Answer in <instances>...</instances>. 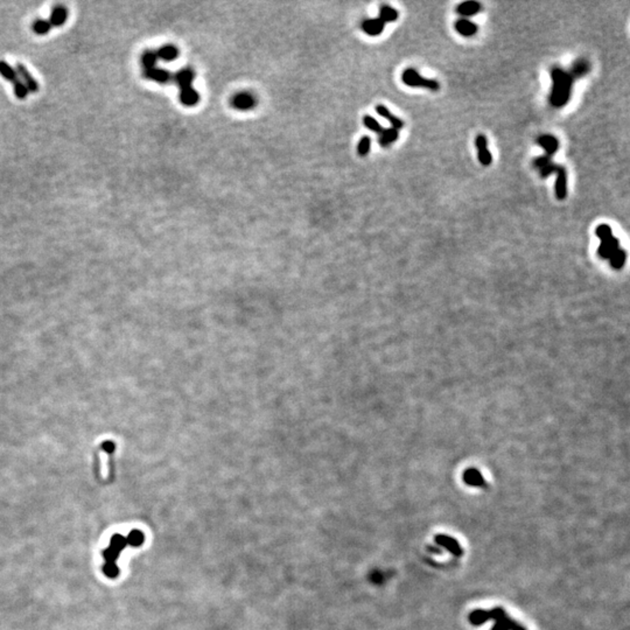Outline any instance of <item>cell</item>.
Here are the masks:
<instances>
[{"instance_id":"cell-1","label":"cell","mask_w":630,"mask_h":630,"mask_svg":"<svg viewBox=\"0 0 630 630\" xmlns=\"http://www.w3.org/2000/svg\"><path fill=\"white\" fill-rule=\"evenodd\" d=\"M551 77L552 90L550 95V103L554 108H562V106L566 105L570 99L574 80L570 73H566L560 68H554L551 73Z\"/></svg>"},{"instance_id":"cell-2","label":"cell","mask_w":630,"mask_h":630,"mask_svg":"<svg viewBox=\"0 0 630 630\" xmlns=\"http://www.w3.org/2000/svg\"><path fill=\"white\" fill-rule=\"evenodd\" d=\"M494 618L496 620V624L491 630H525L518 624H516L514 621H511L509 617L505 615L504 611L502 608H495L490 612L484 611H475L470 613L469 621L470 623L479 626V624L484 623L485 621Z\"/></svg>"},{"instance_id":"cell-3","label":"cell","mask_w":630,"mask_h":630,"mask_svg":"<svg viewBox=\"0 0 630 630\" xmlns=\"http://www.w3.org/2000/svg\"><path fill=\"white\" fill-rule=\"evenodd\" d=\"M401 81L404 82V84L413 86V88H425L432 91H438L440 89L439 82H436L435 80L425 79L417 70H414L412 68L406 69L404 71L403 75H401Z\"/></svg>"},{"instance_id":"cell-4","label":"cell","mask_w":630,"mask_h":630,"mask_svg":"<svg viewBox=\"0 0 630 630\" xmlns=\"http://www.w3.org/2000/svg\"><path fill=\"white\" fill-rule=\"evenodd\" d=\"M256 97L247 91L238 92V94H236L235 96L231 98V106L233 109L239 110V111H248V110L253 109L256 106Z\"/></svg>"},{"instance_id":"cell-5","label":"cell","mask_w":630,"mask_h":630,"mask_svg":"<svg viewBox=\"0 0 630 630\" xmlns=\"http://www.w3.org/2000/svg\"><path fill=\"white\" fill-rule=\"evenodd\" d=\"M475 145L478 149V158L480 164L483 166H489L493 163V155L488 149V140L484 134H479L475 139Z\"/></svg>"},{"instance_id":"cell-6","label":"cell","mask_w":630,"mask_h":630,"mask_svg":"<svg viewBox=\"0 0 630 630\" xmlns=\"http://www.w3.org/2000/svg\"><path fill=\"white\" fill-rule=\"evenodd\" d=\"M618 249H620V242H618V239L615 238L614 236H611L601 241L600 247L597 249V253H599L601 258L611 259Z\"/></svg>"},{"instance_id":"cell-7","label":"cell","mask_w":630,"mask_h":630,"mask_svg":"<svg viewBox=\"0 0 630 630\" xmlns=\"http://www.w3.org/2000/svg\"><path fill=\"white\" fill-rule=\"evenodd\" d=\"M556 174L557 180L556 184H554V193H556L558 200L563 201L567 196V172H566L565 167L560 166Z\"/></svg>"},{"instance_id":"cell-8","label":"cell","mask_w":630,"mask_h":630,"mask_svg":"<svg viewBox=\"0 0 630 630\" xmlns=\"http://www.w3.org/2000/svg\"><path fill=\"white\" fill-rule=\"evenodd\" d=\"M16 70L17 73H18V76L21 77L22 80L21 82L27 86L28 91L33 92V94L34 92L39 91V83H37V81L34 79L33 75L28 71V69L26 68L22 63H18V65H17Z\"/></svg>"},{"instance_id":"cell-9","label":"cell","mask_w":630,"mask_h":630,"mask_svg":"<svg viewBox=\"0 0 630 630\" xmlns=\"http://www.w3.org/2000/svg\"><path fill=\"white\" fill-rule=\"evenodd\" d=\"M537 143H538L539 146H542L545 151V155L547 157H552L553 154H556L558 149H559V141L556 137L551 134H543L537 139Z\"/></svg>"},{"instance_id":"cell-10","label":"cell","mask_w":630,"mask_h":630,"mask_svg":"<svg viewBox=\"0 0 630 630\" xmlns=\"http://www.w3.org/2000/svg\"><path fill=\"white\" fill-rule=\"evenodd\" d=\"M144 77L147 80L161 83V84H166V83L170 82V80H172V75H170L169 71L157 67L149 69V70H144Z\"/></svg>"},{"instance_id":"cell-11","label":"cell","mask_w":630,"mask_h":630,"mask_svg":"<svg viewBox=\"0 0 630 630\" xmlns=\"http://www.w3.org/2000/svg\"><path fill=\"white\" fill-rule=\"evenodd\" d=\"M68 19V10L63 5H57L51 10L50 17L48 21L50 22L51 27H60L66 24Z\"/></svg>"},{"instance_id":"cell-12","label":"cell","mask_w":630,"mask_h":630,"mask_svg":"<svg viewBox=\"0 0 630 630\" xmlns=\"http://www.w3.org/2000/svg\"><path fill=\"white\" fill-rule=\"evenodd\" d=\"M385 24L380 18L366 19L362 22V30L370 36H377L382 34Z\"/></svg>"},{"instance_id":"cell-13","label":"cell","mask_w":630,"mask_h":630,"mask_svg":"<svg viewBox=\"0 0 630 630\" xmlns=\"http://www.w3.org/2000/svg\"><path fill=\"white\" fill-rule=\"evenodd\" d=\"M454 27H455V31L458 32V33L460 34V35L466 36V37L475 35V34L478 33V30H479L476 24H474L473 21H470V20H467V19L456 20L455 24H454Z\"/></svg>"},{"instance_id":"cell-14","label":"cell","mask_w":630,"mask_h":630,"mask_svg":"<svg viewBox=\"0 0 630 630\" xmlns=\"http://www.w3.org/2000/svg\"><path fill=\"white\" fill-rule=\"evenodd\" d=\"M435 542L438 543L439 545H441L443 547H446L450 553L454 554L456 557L462 556V548L459 545V543L456 542L455 539L450 538L448 536H444V534H438L435 537Z\"/></svg>"},{"instance_id":"cell-15","label":"cell","mask_w":630,"mask_h":630,"mask_svg":"<svg viewBox=\"0 0 630 630\" xmlns=\"http://www.w3.org/2000/svg\"><path fill=\"white\" fill-rule=\"evenodd\" d=\"M200 100V95L193 86L180 89V102L186 106H195Z\"/></svg>"},{"instance_id":"cell-16","label":"cell","mask_w":630,"mask_h":630,"mask_svg":"<svg viewBox=\"0 0 630 630\" xmlns=\"http://www.w3.org/2000/svg\"><path fill=\"white\" fill-rule=\"evenodd\" d=\"M376 112H377L381 117L385 118V119L391 124L392 128L398 130V131L404 128V121L401 120L400 118L396 117V116L392 115L391 112H390V110L386 108V106H384L383 104H378V105L376 106Z\"/></svg>"},{"instance_id":"cell-17","label":"cell","mask_w":630,"mask_h":630,"mask_svg":"<svg viewBox=\"0 0 630 630\" xmlns=\"http://www.w3.org/2000/svg\"><path fill=\"white\" fill-rule=\"evenodd\" d=\"M482 5L478 1H464L456 7V13L461 17H473L481 11Z\"/></svg>"},{"instance_id":"cell-18","label":"cell","mask_w":630,"mask_h":630,"mask_svg":"<svg viewBox=\"0 0 630 630\" xmlns=\"http://www.w3.org/2000/svg\"><path fill=\"white\" fill-rule=\"evenodd\" d=\"M173 79L178 83L180 89L187 88V86H192L193 81L195 79V73L192 69H182V70L175 74V76Z\"/></svg>"},{"instance_id":"cell-19","label":"cell","mask_w":630,"mask_h":630,"mask_svg":"<svg viewBox=\"0 0 630 630\" xmlns=\"http://www.w3.org/2000/svg\"><path fill=\"white\" fill-rule=\"evenodd\" d=\"M155 53H157L158 59L166 61V62H170V61H174L178 59L179 49L173 45H165V46H161Z\"/></svg>"},{"instance_id":"cell-20","label":"cell","mask_w":630,"mask_h":630,"mask_svg":"<svg viewBox=\"0 0 630 630\" xmlns=\"http://www.w3.org/2000/svg\"><path fill=\"white\" fill-rule=\"evenodd\" d=\"M398 137H399V131L398 130L394 128L386 130L384 129L382 133L380 134V138H378V143H380V145L382 147H388L392 143H395L398 139Z\"/></svg>"},{"instance_id":"cell-21","label":"cell","mask_w":630,"mask_h":630,"mask_svg":"<svg viewBox=\"0 0 630 630\" xmlns=\"http://www.w3.org/2000/svg\"><path fill=\"white\" fill-rule=\"evenodd\" d=\"M464 482L473 487H485V482L478 469H468L464 475Z\"/></svg>"},{"instance_id":"cell-22","label":"cell","mask_w":630,"mask_h":630,"mask_svg":"<svg viewBox=\"0 0 630 630\" xmlns=\"http://www.w3.org/2000/svg\"><path fill=\"white\" fill-rule=\"evenodd\" d=\"M589 69H591V65L588 63V61H586L585 59H580L573 65L570 75L573 77V80L578 79V77L585 76L589 71Z\"/></svg>"},{"instance_id":"cell-23","label":"cell","mask_w":630,"mask_h":630,"mask_svg":"<svg viewBox=\"0 0 630 630\" xmlns=\"http://www.w3.org/2000/svg\"><path fill=\"white\" fill-rule=\"evenodd\" d=\"M0 75H1L5 80L10 81V82L12 83L19 80L18 73H17L16 68H13L10 63H7L6 61L4 60L0 61Z\"/></svg>"},{"instance_id":"cell-24","label":"cell","mask_w":630,"mask_h":630,"mask_svg":"<svg viewBox=\"0 0 630 630\" xmlns=\"http://www.w3.org/2000/svg\"><path fill=\"white\" fill-rule=\"evenodd\" d=\"M157 62H158V56L154 50H145L143 53V55H141V66H143L144 70H149V69L155 68Z\"/></svg>"},{"instance_id":"cell-25","label":"cell","mask_w":630,"mask_h":630,"mask_svg":"<svg viewBox=\"0 0 630 630\" xmlns=\"http://www.w3.org/2000/svg\"><path fill=\"white\" fill-rule=\"evenodd\" d=\"M398 18H399V12L397 10H395L394 7L386 6V5L381 7L380 19L382 20L384 24H386V22H394Z\"/></svg>"},{"instance_id":"cell-26","label":"cell","mask_w":630,"mask_h":630,"mask_svg":"<svg viewBox=\"0 0 630 630\" xmlns=\"http://www.w3.org/2000/svg\"><path fill=\"white\" fill-rule=\"evenodd\" d=\"M51 28L53 27H51L50 22H49L48 20H43V19H37L33 22V25H32V30H33L34 33L37 34V35H46V34H48L49 32H50Z\"/></svg>"},{"instance_id":"cell-27","label":"cell","mask_w":630,"mask_h":630,"mask_svg":"<svg viewBox=\"0 0 630 630\" xmlns=\"http://www.w3.org/2000/svg\"><path fill=\"white\" fill-rule=\"evenodd\" d=\"M363 123H364V125H365L366 129H369L370 131L375 132V133L381 134L383 132V130H384L383 126L381 125V124L378 123V121L376 120L374 117H371V116H369V115L364 116Z\"/></svg>"},{"instance_id":"cell-28","label":"cell","mask_w":630,"mask_h":630,"mask_svg":"<svg viewBox=\"0 0 630 630\" xmlns=\"http://www.w3.org/2000/svg\"><path fill=\"white\" fill-rule=\"evenodd\" d=\"M626 257H627L626 251L622 250V249H618L616 252L614 253V256H613L612 258L609 259V262H611V265L613 267L618 270V268H621L624 265V262H626Z\"/></svg>"},{"instance_id":"cell-29","label":"cell","mask_w":630,"mask_h":630,"mask_svg":"<svg viewBox=\"0 0 630 630\" xmlns=\"http://www.w3.org/2000/svg\"><path fill=\"white\" fill-rule=\"evenodd\" d=\"M126 545H128L126 538L121 536V534H115V536L111 538V540H110V547H112L114 550L118 551L119 553L126 547Z\"/></svg>"},{"instance_id":"cell-30","label":"cell","mask_w":630,"mask_h":630,"mask_svg":"<svg viewBox=\"0 0 630 630\" xmlns=\"http://www.w3.org/2000/svg\"><path fill=\"white\" fill-rule=\"evenodd\" d=\"M126 542H128V545L131 546H140L144 543V534L141 531L139 530H133L129 533L128 538H126Z\"/></svg>"},{"instance_id":"cell-31","label":"cell","mask_w":630,"mask_h":630,"mask_svg":"<svg viewBox=\"0 0 630 630\" xmlns=\"http://www.w3.org/2000/svg\"><path fill=\"white\" fill-rule=\"evenodd\" d=\"M370 149H371V139H370V137H366L365 135V137H363L362 139L360 140V143H358L357 145L358 155H361V157H365V155L369 154Z\"/></svg>"},{"instance_id":"cell-32","label":"cell","mask_w":630,"mask_h":630,"mask_svg":"<svg viewBox=\"0 0 630 630\" xmlns=\"http://www.w3.org/2000/svg\"><path fill=\"white\" fill-rule=\"evenodd\" d=\"M13 90H14V95H16L17 98L19 99H25L28 95V89L21 81L18 80L13 83Z\"/></svg>"},{"instance_id":"cell-33","label":"cell","mask_w":630,"mask_h":630,"mask_svg":"<svg viewBox=\"0 0 630 630\" xmlns=\"http://www.w3.org/2000/svg\"><path fill=\"white\" fill-rule=\"evenodd\" d=\"M103 572L106 577L114 579L119 574V568L116 563H105V565L103 566Z\"/></svg>"},{"instance_id":"cell-34","label":"cell","mask_w":630,"mask_h":630,"mask_svg":"<svg viewBox=\"0 0 630 630\" xmlns=\"http://www.w3.org/2000/svg\"><path fill=\"white\" fill-rule=\"evenodd\" d=\"M595 233H597V236L599 237L600 241H602V239L607 238V237L613 236L612 228L609 227V225H607V224H600L599 227L597 228V230H595Z\"/></svg>"},{"instance_id":"cell-35","label":"cell","mask_w":630,"mask_h":630,"mask_svg":"<svg viewBox=\"0 0 630 630\" xmlns=\"http://www.w3.org/2000/svg\"><path fill=\"white\" fill-rule=\"evenodd\" d=\"M559 167H560L559 165H556V164L551 163V164H548L546 167H544L543 169H540L539 174L543 179H545V178H547L548 175H551L552 173H557V170L559 169Z\"/></svg>"},{"instance_id":"cell-36","label":"cell","mask_w":630,"mask_h":630,"mask_svg":"<svg viewBox=\"0 0 630 630\" xmlns=\"http://www.w3.org/2000/svg\"><path fill=\"white\" fill-rule=\"evenodd\" d=\"M551 158L547 157V155H543V157L536 158L533 160V167L534 168H538L539 170L543 169L544 167L547 166L548 164H551Z\"/></svg>"}]
</instances>
